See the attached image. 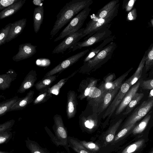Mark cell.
Listing matches in <instances>:
<instances>
[{
	"label": "cell",
	"mask_w": 153,
	"mask_h": 153,
	"mask_svg": "<svg viewBox=\"0 0 153 153\" xmlns=\"http://www.w3.org/2000/svg\"><path fill=\"white\" fill-rule=\"evenodd\" d=\"M89 51L90 49H88L69 57L47 72L44 77L53 76L58 73L59 74L63 71L76 63L86 55Z\"/></svg>",
	"instance_id": "cell-10"
},
{
	"label": "cell",
	"mask_w": 153,
	"mask_h": 153,
	"mask_svg": "<svg viewBox=\"0 0 153 153\" xmlns=\"http://www.w3.org/2000/svg\"><path fill=\"white\" fill-rule=\"evenodd\" d=\"M146 58V56L145 54L139 63L135 72L130 77L131 81L130 85L131 86L135 84L140 78L143 68L145 65Z\"/></svg>",
	"instance_id": "cell-34"
},
{
	"label": "cell",
	"mask_w": 153,
	"mask_h": 153,
	"mask_svg": "<svg viewBox=\"0 0 153 153\" xmlns=\"http://www.w3.org/2000/svg\"><path fill=\"white\" fill-rule=\"evenodd\" d=\"M19 99L18 96H16L0 102V116H2L10 111L11 108Z\"/></svg>",
	"instance_id": "cell-31"
},
{
	"label": "cell",
	"mask_w": 153,
	"mask_h": 153,
	"mask_svg": "<svg viewBox=\"0 0 153 153\" xmlns=\"http://www.w3.org/2000/svg\"><path fill=\"white\" fill-rule=\"evenodd\" d=\"M119 1L118 0H113L110 1L100 9L92 19H97L105 18L119 3Z\"/></svg>",
	"instance_id": "cell-26"
},
{
	"label": "cell",
	"mask_w": 153,
	"mask_h": 153,
	"mask_svg": "<svg viewBox=\"0 0 153 153\" xmlns=\"http://www.w3.org/2000/svg\"><path fill=\"white\" fill-rule=\"evenodd\" d=\"M114 39V35H112L102 41L97 47L90 49V51L83 59V64L85 63L96 56L107 45L111 42L113 41Z\"/></svg>",
	"instance_id": "cell-24"
},
{
	"label": "cell",
	"mask_w": 153,
	"mask_h": 153,
	"mask_svg": "<svg viewBox=\"0 0 153 153\" xmlns=\"http://www.w3.org/2000/svg\"><path fill=\"white\" fill-rule=\"evenodd\" d=\"M44 15V9L43 5L35 7L33 13V26L36 33H37L40 29L42 23Z\"/></svg>",
	"instance_id": "cell-25"
},
{
	"label": "cell",
	"mask_w": 153,
	"mask_h": 153,
	"mask_svg": "<svg viewBox=\"0 0 153 153\" xmlns=\"http://www.w3.org/2000/svg\"><path fill=\"white\" fill-rule=\"evenodd\" d=\"M53 119L54 124L53 129L55 136L47 126L45 128V130L54 144L57 146H63L68 153H70L68 142V132L62 118L60 115L56 114L54 115Z\"/></svg>",
	"instance_id": "cell-3"
},
{
	"label": "cell",
	"mask_w": 153,
	"mask_h": 153,
	"mask_svg": "<svg viewBox=\"0 0 153 153\" xmlns=\"http://www.w3.org/2000/svg\"><path fill=\"white\" fill-rule=\"evenodd\" d=\"M150 153H153V150L151 151Z\"/></svg>",
	"instance_id": "cell-53"
},
{
	"label": "cell",
	"mask_w": 153,
	"mask_h": 153,
	"mask_svg": "<svg viewBox=\"0 0 153 153\" xmlns=\"http://www.w3.org/2000/svg\"><path fill=\"white\" fill-rule=\"evenodd\" d=\"M18 1L19 0H1L0 10L2 11Z\"/></svg>",
	"instance_id": "cell-45"
},
{
	"label": "cell",
	"mask_w": 153,
	"mask_h": 153,
	"mask_svg": "<svg viewBox=\"0 0 153 153\" xmlns=\"http://www.w3.org/2000/svg\"><path fill=\"white\" fill-rule=\"evenodd\" d=\"M153 97V89L150 91V93L149 94V98Z\"/></svg>",
	"instance_id": "cell-50"
},
{
	"label": "cell",
	"mask_w": 153,
	"mask_h": 153,
	"mask_svg": "<svg viewBox=\"0 0 153 153\" xmlns=\"http://www.w3.org/2000/svg\"><path fill=\"white\" fill-rule=\"evenodd\" d=\"M26 147L31 153H50L46 148L41 146L36 141L27 138L25 141Z\"/></svg>",
	"instance_id": "cell-28"
},
{
	"label": "cell",
	"mask_w": 153,
	"mask_h": 153,
	"mask_svg": "<svg viewBox=\"0 0 153 153\" xmlns=\"http://www.w3.org/2000/svg\"><path fill=\"white\" fill-rule=\"evenodd\" d=\"M26 1V0H19L1 11L0 12V19H3L15 14L22 7Z\"/></svg>",
	"instance_id": "cell-23"
},
{
	"label": "cell",
	"mask_w": 153,
	"mask_h": 153,
	"mask_svg": "<svg viewBox=\"0 0 153 153\" xmlns=\"http://www.w3.org/2000/svg\"><path fill=\"white\" fill-rule=\"evenodd\" d=\"M17 74L12 69L6 73L0 75V89L4 91L10 88L11 83L16 79Z\"/></svg>",
	"instance_id": "cell-21"
},
{
	"label": "cell",
	"mask_w": 153,
	"mask_h": 153,
	"mask_svg": "<svg viewBox=\"0 0 153 153\" xmlns=\"http://www.w3.org/2000/svg\"><path fill=\"white\" fill-rule=\"evenodd\" d=\"M135 1L136 0H131L128 2L126 7V11H128L132 9Z\"/></svg>",
	"instance_id": "cell-48"
},
{
	"label": "cell",
	"mask_w": 153,
	"mask_h": 153,
	"mask_svg": "<svg viewBox=\"0 0 153 153\" xmlns=\"http://www.w3.org/2000/svg\"><path fill=\"white\" fill-rule=\"evenodd\" d=\"M143 96L144 94L143 93H136L126 107L125 111L122 114L123 115H126L131 112L134 108L139 103Z\"/></svg>",
	"instance_id": "cell-35"
},
{
	"label": "cell",
	"mask_w": 153,
	"mask_h": 153,
	"mask_svg": "<svg viewBox=\"0 0 153 153\" xmlns=\"http://www.w3.org/2000/svg\"><path fill=\"white\" fill-rule=\"evenodd\" d=\"M140 81H138L125 95L122 101L120 104L115 112V115L120 114L127 107L140 86Z\"/></svg>",
	"instance_id": "cell-15"
},
{
	"label": "cell",
	"mask_w": 153,
	"mask_h": 153,
	"mask_svg": "<svg viewBox=\"0 0 153 153\" xmlns=\"http://www.w3.org/2000/svg\"><path fill=\"white\" fill-rule=\"evenodd\" d=\"M77 94L73 90H70L67 93L66 113L68 119L73 118L76 112Z\"/></svg>",
	"instance_id": "cell-16"
},
{
	"label": "cell",
	"mask_w": 153,
	"mask_h": 153,
	"mask_svg": "<svg viewBox=\"0 0 153 153\" xmlns=\"http://www.w3.org/2000/svg\"><path fill=\"white\" fill-rule=\"evenodd\" d=\"M133 68H131L114 81L105 84L102 83L100 86L103 89L104 92H105L107 91L113 89L116 87L122 85L123 83V80Z\"/></svg>",
	"instance_id": "cell-27"
},
{
	"label": "cell",
	"mask_w": 153,
	"mask_h": 153,
	"mask_svg": "<svg viewBox=\"0 0 153 153\" xmlns=\"http://www.w3.org/2000/svg\"><path fill=\"white\" fill-rule=\"evenodd\" d=\"M84 28H81L78 31L66 36L64 39L53 50V54L63 53L67 49H70L76 43L79 42L82 37Z\"/></svg>",
	"instance_id": "cell-11"
},
{
	"label": "cell",
	"mask_w": 153,
	"mask_h": 153,
	"mask_svg": "<svg viewBox=\"0 0 153 153\" xmlns=\"http://www.w3.org/2000/svg\"><path fill=\"white\" fill-rule=\"evenodd\" d=\"M119 4L105 18L97 19H92L86 24L84 28L82 38L87 39L103 27L111 24V22L117 15Z\"/></svg>",
	"instance_id": "cell-4"
},
{
	"label": "cell",
	"mask_w": 153,
	"mask_h": 153,
	"mask_svg": "<svg viewBox=\"0 0 153 153\" xmlns=\"http://www.w3.org/2000/svg\"><path fill=\"white\" fill-rule=\"evenodd\" d=\"M50 87L46 88L39 91L37 96L34 100V105L39 104L46 102L52 96L50 90Z\"/></svg>",
	"instance_id": "cell-30"
},
{
	"label": "cell",
	"mask_w": 153,
	"mask_h": 153,
	"mask_svg": "<svg viewBox=\"0 0 153 153\" xmlns=\"http://www.w3.org/2000/svg\"><path fill=\"white\" fill-rule=\"evenodd\" d=\"M130 81L129 78L123 83L118 93L103 115L102 118L103 119L108 117L105 121L106 124L120 103L125 95L129 90L131 87L130 85Z\"/></svg>",
	"instance_id": "cell-8"
},
{
	"label": "cell",
	"mask_w": 153,
	"mask_h": 153,
	"mask_svg": "<svg viewBox=\"0 0 153 153\" xmlns=\"http://www.w3.org/2000/svg\"><path fill=\"white\" fill-rule=\"evenodd\" d=\"M104 93L103 88L100 86L99 88L94 86L90 88L86 98L92 108L96 105Z\"/></svg>",
	"instance_id": "cell-20"
},
{
	"label": "cell",
	"mask_w": 153,
	"mask_h": 153,
	"mask_svg": "<svg viewBox=\"0 0 153 153\" xmlns=\"http://www.w3.org/2000/svg\"><path fill=\"white\" fill-rule=\"evenodd\" d=\"M68 142L69 147L77 153H91L81 144L80 140L77 138L68 136Z\"/></svg>",
	"instance_id": "cell-29"
},
{
	"label": "cell",
	"mask_w": 153,
	"mask_h": 153,
	"mask_svg": "<svg viewBox=\"0 0 153 153\" xmlns=\"http://www.w3.org/2000/svg\"><path fill=\"white\" fill-rule=\"evenodd\" d=\"M111 24L103 27L83 41L75 43L69 50L74 51L77 49L92 46L98 42L103 41L112 36V31L109 29Z\"/></svg>",
	"instance_id": "cell-6"
},
{
	"label": "cell",
	"mask_w": 153,
	"mask_h": 153,
	"mask_svg": "<svg viewBox=\"0 0 153 153\" xmlns=\"http://www.w3.org/2000/svg\"><path fill=\"white\" fill-rule=\"evenodd\" d=\"M153 65V45L148 52L145 59V67L146 71H148Z\"/></svg>",
	"instance_id": "cell-41"
},
{
	"label": "cell",
	"mask_w": 153,
	"mask_h": 153,
	"mask_svg": "<svg viewBox=\"0 0 153 153\" xmlns=\"http://www.w3.org/2000/svg\"><path fill=\"white\" fill-rule=\"evenodd\" d=\"M56 153H66L65 152H63V151H61V152H57Z\"/></svg>",
	"instance_id": "cell-51"
},
{
	"label": "cell",
	"mask_w": 153,
	"mask_h": 153,
	"mask_svg": "<svg viewBox=\"0 0 153 153\" xmlns=\"http://www.w3.org/2000/svg\"><path fill=\"white\" fill-rule=\"evenodd\" d=\"M37 79L36 71L34 70L30 71L26 76L22 82L17 93H22L32 88Z\"/></svg>",
	"instance_id": "cell-19"
},
{
	"label": "cell",
	"mask_w": 153,
	"mask_h": 153,
	"mask_svg": "<svg viewBox=\"0 0 153 153\" xmlns=\"http://www.w3.org/2000/svg\"><path fill=\"white\" fill-rule=\"evenodd\" d=\"M135 124L132 125L124 128H121V130L115 135L113 141L111 144L113 145L122 139L128 132L135 126Z\"/></svg>",
	"instance_id": "cell-39"
},
{
	"label": "cell",
	"mask_w": 153,
	"mask_h": 153,
	"mask_svg": "<svg viewBox=\"0 0 153 153\" xmlns=\"http://www.w3.org/2000/svg\"><path fill=\"white\" fill-rule=\"evenodd\" d=\"M99 115L92 108L90 113L82 112L79 120V125L82 130L89 133L94 132L100 125L101 118Z\"/></svg>",
	"instance_id": "cell-7"
},
{
	"label": "cell",
	"mask_w": 153,
	"mask_h": 153,
	"mask_svg": "<svg viewBox=\"0 0 153 153\" xmlns=\"http://www.w3.org/2000/svg\"><path fill=\"white\" fill-rule=\"evenodd\" d=\"M10 130H7L0 133V144L4 143L10 140L12 136V133Z\"/></svg>",
	"instance_id": "cell-43"
},
{
	"label": "cell",
	"mask_w": 153,
	"mask_h": 153,
	"mask_svg": "<svg viewBox=\"0 0 153 153\" xmlns=\"http://www.w3.org/2000/svg\"><path fill=\"white\" fill-rule=\"evenodd\" d=\"M91 10L90 8L87 7L79 13L70 22L59 36L54 40V42L57 41L68 36L76 33L80 30Z\"/></svg>",
	"instance_id": "cell-5"
},
{
	"label": "cell",
	"mask_w": 153,
	"mask_h": 153,
	"mask_svg": "<svg viewBox=\"0 0 153 153\" xmlns=\"http://www.w3.org/2000/svg\"><path fill=\"white\" fill-rule=\"evenodd\" d=\"M115 78V75L114 73L111 74L110 75H108L104 78V83H106L111 82Z\"/></svg>",
	"instance_id": "cell-47"
},
{
	"label": "cell",
	"mask_w": 153,
	"mask_h": 153,
	"mask_svg": "<svg viewBox=\"0 0 153 153\" xmlns=\"http://www.w3.org/2000/svg\"><path fill=\"white\" fill-rule=\"evenodd\" d=\"M117 47L115 42H111L93 58L83 64L78 72L89 73L100 68L111 58Z\"/></svg>",
	"instance_id": "cell-2"
},
{
	"label": "cell",
	"mask_w": 153,
	"mask_h": 153,
	"mask_svg": "<svg viewBox=\"0 0 153 153\" xmlns=\"http://www.w3.org/2000/svg\"><path fill=\"white\" fill-rule=\"evenodd\" d=\"M34 92L30 90L24 97L19 98V99L11 108L10 111L22 110L33 102Z\"/></svg>",
	"instance_id": "cell-22"
},
{
	"label": "cell",
	"mask_w": 153,
	"mask_h": 153,
	"mask_svg": "<svg viewBox=\"0 0 153 153\" xmlns=\"http://www.w3.org/2000/svg\"><path fill=\"white\" fill-rule=\"evenodd\" d=\"M78 72V70L75 71L68 77L61 80L51 88L50 90L51 93L54 94H58L60 88L66 82L69 78L75 75Z\"/></svg>",
	"instance_id": "cell-38"
},
{
	"label": "cell",
	"mask_w": 153,
	"mask_h": 153,
	"mask_svg": "<svg viewBox=\"0 0 153 153\" xmlns=\"http://www.w3.org/2000/svg\"><path fill=\"white\" fill-rule=\"evenodd\" d=\"M153 106V97L143 101L137 108L124 124L121 128L135 124L138 121L145 116Z\"/></svg>",
	"instance_id": "cell-9"
},
{
	"label": "cell",
	"mask_w": 153,
	"mask_h": 153,
	"mask_svg": "<svg viewBox=\"0 0 153 153\" xmlns=\"http://www.w3.org/2000/svg\"><path fill=\"white\" fill-rule=\"evenodd\" d=\"M122 85L105 92L96 105L94 108L92 107V108L99 115L107 109L118 93Z\"/></svg>",
	"instance_id": "cell-12"
},
{
	"label": "cell",
	"mask_w": 153,
	"mask_h": 153,
	"mask_svg": "<svg viewBox=\"0 0 153 153\" xmlns=\"http://www.w3.org/2000/svg\"><path fill=\"white\" fill-rule=\"evenodd\" d=\"M144 142V139L140 140L126 147L120 153H133L140 148Z\"/></svg>",
	"instance_id": "cell-36"
},
{
	"label": "cell",
	"mask_w": 153,
	"mask_h": 153,
	"mask_svg": "<svg viewBox=\"0 0 153 153\" xmlns=\"http://www.w3.org/2000/svg\"><path fill=\"white\" fill-rule=\"evenodd\" d=\"M93 3L92 0H72L66 3L56 16V20L50 33L51 39L79 13L89 7Z\"/></svg>",
	"instance_id": "cell-1"
},
{
	"label": "cell",
	"mask_w": 153,
	"mask_h": 153,
	"mask_svg": "<svg viewBox=\"0 0 153 153\" xmlns=\"http://www.w3.org/2000/svg\"><path fill=\"white\" fill-rule=\"evenodd\" d=\"M37 46L30 43H25L19 45L18 52L12 59L15 62H19L32 56L36 52Z\"/></svg>",
	"instance_id": "cell-13"
},
{
	"label": "cell",
	"mask_w": 153,
	"mask_h": 153,
	"mask_svg": "<svg viewBox=\"0 0 153 153\" xmlns=\"http://www.w3.org/2000/svg\"><path fill=\"white\" fill-rule=\"evenodd\" d=\"M27 21L26 18H23L12 23L6 40V42L16 38L22 33L26 25Z\"/></svg>",
	"instance_id": "cell-17"
},
{
	"label": "cell",
	"mask_w": 153,
	"mask_h": 153,
	"mask_svg": "<svg viewBox=\"0 0 153 153\" xmlns=\"http://www.w3.org/2000/svg\"><path fill=\"white\" fill-rule=\"evenodd\" d=\"M81 144L91 153H101L102 150L104 149L101 143H94L91 141L80 140Z\"/></svg>",
	"instance_id": "cell-33"
},
{
	"label": "cell",
	"mask_w": 153,
	"mask_h": 153,
	"mask_svg": "<svg viewBox=\"0 0 153 153\" xmlns=\"http://www.w3.org/2000/svg\"><path fill=\"white\" fill-rule=\"evenodd\" d=\"M98 79L92 77H88L82 80L81 82L79 89L80 93L78 98L82 100L87 98L90 88L96 86Z\"/></svg>",
	"instance_id": "cell-18"
},
{
	"label": "cell",
	"mask_w": 153,
	"mask_h": 153,
	"mask_svg": "<svg viewBox=\"0 0 153 153\" xmlns=\"http://www.w3.org/2000/svg\"><path fill=\"white\" fill-rule=\"evenodd\" d=\"M15 121L12 119L0 125V133L10 130L14 123Z\"/></svg>",
	"instance_id": "cell-42"
},
{
	"label": "cell",
	"mask_w": 153,
	"mask_h": 153,
	"mask_svg": "<svg viewBox=\"0 0 153 153\" xmlns=\"http://www.w3.org/2000/svg\"><path fill=\"white\" fill-rule=\"evenodd\" d=\"M151 117V115L148 114L144 119L132 130L133 134H137L142 133L146 128Z\"/></svg>",
	"instance_id": "cell-37"
},
{
	"label": "cell",
	"mask_w": 153,
	"mask_h": 153,
	"mask_svg": "<svg viewBox=\"0 0 153 153\" xmlns=\"http://www.w3.org/2000/svg\"><path fill=\"white\" fill-rule=\"evenodd\" d=\"M56 75L47 77H43L41 80L37 82L34 86L36 89L38 91H40L46 88L50 87L51 84L56 79Z\"/></svg>",
	"instance_id": "cell-32"
},
{
	"label": "cell",
	"mask_w": 153,
	"mask_h": 153,
	"mask_svg": "<svg viewBox=\"0 0 153 153\" xmlns=\"http://www.w3.org/2000/svg\"><path fill=\"white\" fill-rule=\"evenodd\" d=\"M0 153H6L4 152L1 151L0 152Z\"/></svg>",
	"instance_id": "cell-52"
},
{
	"label": "cell",
	"mask_w": 153,
	"mask_h": 153,
	"mask_svg": "<svg viewBox=\"0 0 153 153\" xmlns=\"http://www.w3.org/2000/svg\"><path fill=\"white\" fill-rule=\"evenodd\" d=\"M12 23L6 25L0 31V46L5 44Z\"/></svg>",
	"instance_id": "cell-40"
},
{
	"label": "cell",
	"mask_w": 153,
	"mask_h": 153,
	"mask_svg": "<svg viewBox=\"0 0 153 153\" xmlns=\"http://www.w3.org/2000/svg\"><path fill=\"white\" fill-rule=\"evenodd\" d=\"M42 1V0H34L33 1V3L35 5L39 6L42 5H41Z\"/></svg>",
	"instance_id": "cell-49"
},
{
	"label": "cell",
	"mask_w": 153,
	"mask_h": 153,
	"mask_svg": "<svg viewBox=\"0 0 153 153\" xmlns=\"http://www.w3.org/2000/svg\"><path fill=\"white\" fill-rule=\"evenodd\" d=\"M137 17V11L135 8L129 12L127 16V19L129 21L133 20L136 19Z\"/></svg>",
	"instance_id": "cell-46"
},
{
	"label": "cell",
	"mask_w": 153,
	"mask_h": 153,
	"mask_svg": "<svg viewBox=\"0 0 153 153\" xmlns=\"http://www.w3.org/2000/svg\"><path fill=\"white\" fill-rule=\"evenodd\" d=\"M123 121V119L120 118L113 122L108 129L100 136V141L103 147H105L112 143L116 135V132Z\"/></svg>",
	"instance_id": "cell-14"
},
{
	"label": "cell",
	"mask_w": 153,
	"mask_h": 153,
	"mask_svg": "<svg viewBox=\"0 0 153 153\" xmlns=\"http://www.w3.org/2000/svg\"><path fill=\"white\" fill-rule=\"evenodd\" d=\"M140 86L144 89H153V79L146 80L141 81Z\"/></svg>",
	"instance_id": "cell-44"
}]
</instances>
